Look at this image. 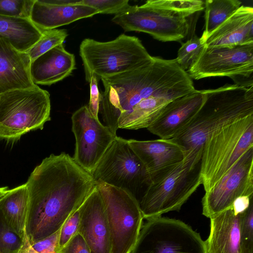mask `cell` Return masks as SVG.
Listing matches in <instances>:
<instances>
[{"label": "cell", "instance_id": "26", "mask_svg": "<svg viewBox=\"0 0 253 253\" xmlns=\"http://www.w3.org/2000/svg\"><path fill=\"white\" fill-rule=\"evenodd\" d=\"M68 36L65 29L43 31L41 38L26 52L32 61L53 47L63 44Z\"/></svg>", "mask_w": 253, "mask_h": 253}, {"label": "cell", "instance_id": "9", "mask_svg": "<svg viewBox=\"0 0 253 253\" xmlns=\"http://www.w3.org/2000/svg\"><path fill=\"white\" fill-rule=\"evenodd\" d=\"M106 212L111 253H130L137 240L143 217L137 201L125 190L96 183Z\"/></svg>", "mask_w": 253, "mask_h": 253}, {"label": "cell", "instance_id": "2", "mask_svg": "<svg viewBox=\"0 0 253 253\" xmlns=\"http://www.w3.org/2000/svg\"><path fill=\"white\" fill-rule=\"evenodd\" d=\"M28 205L26 234L30 244L59 230L96 186L92 175L69 154H51L26 183Z\"/></svg>", "mask_w": 253, "mask_h": 253}, {"label": "cell", "instance_id": "1", "mask_svg": "<svg viewBox=\"0 0 253 253\" xmlns=\"http://www.w3.org/2000/svg\"><path fill=\"white\" fill-rule=\"evenodd\" d=\"M99 111L115 135L119 128H147L172 100L196 89L175 59L154 57L149 64L101 79Z\"/></svg>", "mask_w": 253, "mask_h": 253}, {"label": "cell", "instance_id": "15", "mask_svg": "<svg viewBox=\"0 0 253 253\" xmlns=\"http://www.w3.org/2000/svg\"><path fill=\"white\" fill-rule=\"evenodd\" d=\"M78 233L91 253H111V240L104 204L96 184L79 208Z\"/></svg>", "mask_w": 253, "mask_h": 253}, {"label": "cell", "instance_id": "23", "mask_svg": "<svg viewBox=\"0 0 253 253\" xmlns=\"http://www.w3.org/2000/svg\"><path fill=\"white\" fill-rule=\"evenodd\" d=\"M43 32L29 18L0 15V38L20 52H26L41 38Z\"/></svg>", "mask_w": 253, "mask_h": 253}, {"label": "cell", "instance_id": "14", "mask_svg": "<svg viewBox=\"0 0 253 253\" xmlns=\"http://www.w3.org/2000/svg\"><path fill=\"white\" fill-rule=\"evenodd\" d=\"M253 196V148L249 149L202 199L203 214L208 218L230 208L235 200Z\"/></svg>", "mask_w": 253, "mask_h": 253}, {"label": "cell", "instance_id": "6", "mask_svg": "<svg viewBox=\"0 0 253 253\" xmlns=\"http://www.w3.org/2000/svg\"><path fill=\"white\" fill-rule=\"evenodd\" d=\"M253 148V115L220 128L203 145L201 176L205 191L211 188Z\"/></svg>", "mask_w": 253, "mask_h": 253}, {"label": "cell", "instance_id": "28", "mask_svg": "<svg viewBox=\"0 0 253 253\" xmlns=\"http://www.w3.org/2000/svg\"><path fill=\"white\" fill-rule=\"evenodd\" d=\"M25 239L9 226L0 210V253H20Z\"/></svg>", "mask_w": 253, "mask_h": 253}, {"label": "cell", "instance_id": "39", "mask_svg": "<svg viewBox=\"0 0 253 253\" xmlns=\"http://www.w3.org/2000/svg\"><path fill=\"white\" fill-rule=\"evenodd\" d=\"M1 187H0V190L1 189Z\"/></svg>", "mask_w": 253, "mask_h": 253}, {"label": "cell", "instance_id": "10", "mask_svg": "<svg viewBox=\"0 0 253 253\" xmlns=\"http://www.w3.org/2000/svg\"><path fill=\"white\" fill-rule=\"evenodd\" d=\"M146 220L130 253H207L200 234L183 221L161 216Z\"/></svg>", "mask_w": 253, "mask_h": 253}, {"label": "cell", "instance_id": "24", "mask_svg": "<svg viewBox=\"0 0 253 253\" xmlns=\"http://www.w3.org/2000/svg\"><path fill=\"white\" fill-rule=\"evenodd\" d=\"M28 205L26 183L8 190L0 200V210L6 222L23 240L27 237L25 228Z\"/></svg>", "mask_w": 253, "mask_h": 253}, {"label": "cell", "instance_id": "3", "mask_svg": "<svg viewBox=\"0 0 253 253\" xmlns=\"http://www.w3.org/2000/svg\"><path fill=\"white\" fill-rule=\"evenodd\" d=\"M203 105L190 123L173 138L187 154L202 156L207 137L214 131L253 115V86L226 84L205 89Z\"/></svg>", "mask_w": 253, "mask_h": 253}, {"label": "cell", "instance_id": "4", "mask_svg": "<svg viewBox=\"0 0 253 253\" xmlns=\"http://www.w3.org/2000/svg\"><path fill=\"white\" fill-rule=\"evenodd\" d=\"M80 55L87 82L91 75L99 81L147 65L153 59L138 38L124 34L106 42L85 39Z\"/></svg>", "mask_w": 253, "mask_h": 253}, {"label": "cell", "instance_id": "18", "mask_svg": "<svg viewBox=\"0 0 253 253\" xmlns=\"http://www.w3.org/2000/svg\"><path fill=\"white\" fill-rule=\"evenodd\" d=\"M99 13L94 8L63 0H35L30 19L42 31L55 29Z\"/></svg>", "mask_w": 253, "mask_h": 253}, {"label": "cell", "instance_id": "31", "mask_svg": "<svg viewBox=\"0 0 253 253\" xmlns=\"http://www.w3.org/2000/svg\"><path fill=\"white\" fill-rule=\"evenodd\" d=\"M241 253H253V201L240 216Z\"/></svg>", "mask_w": 253, "mask_h": 253}, {"label": "cell", "instance_id": "32", "mask_svg": "<svg viewBox=\"0 0 253 253\" xmlns=\"http://www.w3.org/2000/svg\"><path fill=\"white\" fill-rule=\"evenodd\" d=\"M35 0H0V15L29 18Z\"/></svg>", "mask_w": 253, "mask_h": 253}, {"label": "cell", "instance_id": "5", "mask_svg": "<svg viewBox=\"0 0 253 253\" xmlns=\"http://www.w3.org/2000/svg\"><path fill=\"white\" fill-rule=\"evenodd\" d=\"M201 157L187 155L168 172L152 181L139 202L144 219L179 211L202 184Z\"/></svg>", "mask_w": 253, "mask_h": 253}, {"label": "cell", "instance_id": "19", "mask_svg": "<svg viewBox=\"0 0 253 253\" xmlns=\"http://www.w3.org/2000/svg\"><path fill=\"white\" fill-rule=\"evenodd\" d=\"M75 69V55L63 43L31 61L29 71L35 84L50 85L69 76Z\"/></svg>", "mask_w": 253, "mask_h": 253}, {"label": "cell", "instance_id": "17", "mask_svg": "<svg viewBox=\"0 0 253 253\" xmlns=\"http://www.w3.org/2000/svg\"><path fill=\"white\" fill-rule=\"evenodd\" d=\"M127 141L144 165L151 181L164 175L185 158L184 150L170 139H131Z\"/></svg>", "mask_w": 253, "mask_h": 253}, {"label": "cell", "instance_id": "29", "mask_svg": "<svg viewBox=\"0 0 253 253\" xmlns=\"http://www.w3.org/2000/svg\"><path fill=\"white\" fill-rule=\"evenodd\" d=\"M147 4L160 8L184 13L189 16L205 8V1L148 0Z\"/></svg>", "mask_w": 253, "mask_h": 253}, {"label": "cell", "instance_id": "25", "mask_svg": "<svg viewBox=\"0 0 253 253\" xmlns=\"http://www.w3.org/2000/svg\"><path fill=\"white\" fill-rule=\"evenodd\" d=\"M239 0H206L205 1V26L200 37L203 42L226 21L241 6Z\"/></svg>", "mask_w": 253, "mask_h": 253}, {"label": "cell", "instance_id": "21", "mask_svg": "<svg viewBox=\"0 0 253 253\" xmlns=\"http://www.w3.org/2000/svg\"><path fill=\"white\" fill-rule=\"evenodd\" d=\"M232 207L211 217L207 253H241L240 216Z\"/></svg>", "mask_w": 253, "mask_h": 253}, {"label": "cell", "instance_id": "35", "mask_svg": "<svg viewBox=\"0 0 253 253\" xmlns=\"http://www.w3.org/2000/svg\"><path fill=\"white\" fill-rule=\"evenodd\" d=\"M98 82L94 75H91L88 81L90 84V99L88 107L92 115L96 118H98L100 100V92L98 89Z\"/></svg>", "mask_w": 253, "mask_h": 253}, {"label": "cell", "instance_id": "37", "mask_svg": "<svg viewBox=\"0 0 253 253\" xmlns=\"http://www.w3.org/2000/svg\"><path fill=\"white\" fill-rule=\"evenodd\" d=\"M252 201L253 196H241L235 200L232 207L236 213H242L249 207Z\"/></svg>", "mask_w": 253, "mask_h": 253}, {"label": "cell", "instance_id": "7", "mask_svg": "<svg viewBox=\"0 0 253 253\" xmlns=\"http://www.w3.org/2000/svg\"><path fill=\"white\" fill-rule=\"evenodd\" d=\"M50 95L38 85L11 90L0 96V140L15 142L25 133L42 129L50 120Z\"/></svg>", "mask_w": 253, "mask_h": 253}, {"label": "cell", "instance_id": "38", "mask_svg": "<svg viewBox=\"0 0 253 253\" xmlns=\"http://www.w3.org/2000/svg\"><path fill=\"white\" fill-rule=\"evenodd\" d=\"M7 187H1L0 190V200L5 195L8 190H7Z\"/></svg>", "mask_w": 253, "mask_h": 253}, {"label": "cell", "instance_id": "27", "mask_svg": "<svg viewBox=\"0 0 253 253\" xmlns=\"http://www.w3.org/2000/svg\"><path fill=\"white\" fill-rule=\"evenodd\" d=\"M205 44L200 38L195 35L182 43L178 50L175 60L179 66L188 71L199 58Z\"/></svg>", "mask_w": 253, "mask_h": 253}, {"label": "cell", "instance_id": "30", "mask_svg": "<svg viewBox=\"0 0 253 253\" xmlns=\"http://www.w3.org/2000/svg\"><path fill=\"white\" fill-rule=\"evenodd\" d=\"M71 3L94 8L99 13L115 15L128 10L131 6L128 0H71Z\"/></svg>", "mask_w": 253, "mask_h": 253}, {"label": "cell", "instance_id": "20", "mask_svg": "<svg viewBox=\"0 0 253 253\" xmlns=\"http://www.w3.org/2000/svg\"><path fill=\"white\" fill-rule=\"evenodd\" d=\"M207 47L253 43V8L241 5L203 42Z\"/></svg>", "mask_w": 253, "mask_h": 253}, {"label": "cell", "instance_id": "13", "mask_svg": "<svg viewBox=\"0 0 253 253\" xmlns=\"http://www.w3.org/2000/svg\"><path fill=\"white\" fill-rule=\"evenodd\" d=\"M71 120L76 139L73 158L91 174L117 135L94 117L87 105L76 110Z\"/></svg>", "mask_w": 253, "mask_h": 253}, {"label": "cell", "instance_id": "8", "mask_svg": "<svg viewBox=\"0 0 253 253\" xmlns=\"http://www.w3.org/2000/svg\"><path fill=\"white\" fill-rule=\"evenodd\" d=\"M91 175L96 183L103 182L125 190L138 203L152 182L127 140L117 136Z\"/></svg>", "mask_w": 253, "mask_h": 253}, {"label": "cell", "instance_id": "34", "mask_svg": "<svg viewBox=\"0 0 253 253\" xmlns=\"http://www.w3.org/2000/svg\"><path fill=\"white\" fill-rule=\"evenodd\" d=\"M60 229L54 233L31 245L38 253H60L59 238Z\"/></svg>", "mask_w": 253, "mask_h": 253}, {"label": "cell", "instance_id": "16", "mask_svg": "<svg viewBox=\"0 0 253 253\" xmlns=\"http://www.w3.org/2000/svg\"><path fill=\"white\" fill-rule=\"evenodd\" d=\"M206 99L205 90L194 92L168 103L157 119L147 128L161 139H169L192 120Z\"/></svg>", "mask_w": 253, "mask_h": 253}, {"label": "cell", "instance_id": "11", "mask_svg": "<svg viewBox=\"0 0 253 253\" xmlns=\"http://www.w3.org/2000/svg\"><path fill=\"white\" fill-rule=\"evenodd\" d=\"M186 72L192 79L227 77L235 84L253 86V43L233 46L205 45L195 64Z\"/></svg>", "mask_w": 253, "mask_h": 253}, {"label": "cell", "instance_id": "36", "mask_svg": "<svg viewBox=\"0 0 253 253\" xmlns=\"http://www.w3.org/2000/svg\"><path fill=\"white\" fill-rule=\"evenodd\" d=\"M60 253H91L83 236L77 233L60 251Z\"/></svg>", "mask_w": 253, "mask_h": 253}, {"label": "cell", "instance_id": "12", "mask_svg": "<svg viewBox=\"0 0 253 253\" xmlns=\"http://www.w3.org/2000/svg\"><path fill=\"white\" fill-rule=\"evenodd\" d=\"M190 16L184 13L156 7L147 3L134 5L115 15L112 22L125 32L147 33L164 42H179L188 34Z\"/></svg>", "mask_w": 253, "mask_h": 253}, {"label": "cell", "instance_id": "33", "mask_svg": "<svg viewBox=\"0 0 253 253\" xmlns=\"http://www.w3.org/2000/svg\"><path fill=\"white\" fill-rule=\"evenodd\" d=\"M80 222V211L79 209L64 222L60 228L59 238L60 251L78 232Z\"/></svg>", "mask_w": 253, "mask_h": 253}, {"label": "cell", "instance_id": "22", "mask_svg": "<svg viewBox=\"0 0 253 253\" xmlns=\"http://www.w3.org/2000/svg\"><path fill=\"white\" fill-rule=\"evenodd\" d=\"M31 59L0 38V96L9 90L35 85L30 74Z\"/></svg>", "mask_w": 253, "mask_h": 253}]
</instances>
